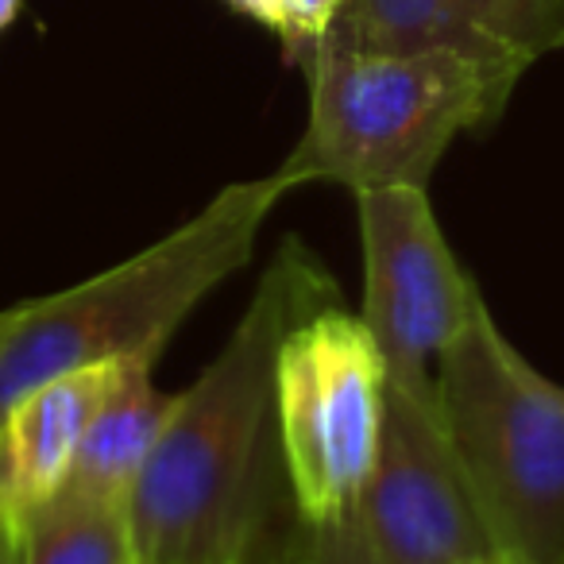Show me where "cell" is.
Returning <instances> with one entry per match:
<instances>
[{"label": "cell", "instance_id": "4fadbf2b", "mask_svg": "<svg viewBox=\"0 0 564 564\" xmlns=\"http://www.w3.org/2000/svg\"><path fill=\"white\" fill-rule=\"evenodd\" d=\"M345 0H282L286 12V32H282V51L291 63H306L310 51L325 40L329 24L337 20Z\"/></svg>", "mask_w": 564, "mask_h": 564}, {"label": "cell", "instance_id": "6da1fadb", "mask_svg": "<svg viewBox=\"0 0 564 564\" xmlns=\"http://www.w3.org/2000/svg\"><path fill=\"white\" fill-rule=\"evenodd\" d=\"M337 306L325 267L286 240L217 360L178 394L128 502L140 564H236L274 533V376L286 333Z\"/></svg>", "mask_w": 564, "mask_h": 564}, {"label": "cell", "instance_id": "5b68a950", "mask_svg": "<svg viewBox=\"0 0 564 564\" xmlns=\"http://www.w3.org/2000/svg\"><path fill=\"white\" fill-rule=\"evenodd\" d=\"M387 364L364 317L325 306L279 352L274 441L286 495L306 530L348 522L383 445Z\"/></svg>", "mask_w": 564, "mask_h": 564}, {"label": "cell", "instance_id": "e0dca14e", "mask_svg": "<svg viewBox=\"0 0 564 564\" xmlns=\"http://www.w3.org/2000/svg\"><path fill=\"white\" fill-rule=\"evenodd\" d=\"M17 12H20V0H0V35H4V28L17 20Z\"/></svg>", "mask_w": 564, "mask_h": 564}, {"label": "cell", "instance_id": "277c9868", "mask_svg": "<svg viewBox=\"0 0 564 564\" xmlns=\"http://www.w3.org/2000/svg\"><path fill=\"white\" fill-rule=\"evenodd\" d=\"M433 394L495 549L510 564H564V387L479 302L441 356Z\"/></svg>", "mask_w": 564, "mask_h": 564}, {"label": "cell", "instance_id": "9c48e42d", "mask_svg": "<svg viewBox=\"0 0 564 564\" xmlns=\"http://www.w3.org/2000/svg\"><path fill=\"white\" fill-rule=\"evenodd\" d=\"M178 394H166L151 383V360H135L101 402L86 437L74 456V468L58 495L128 507L132 491L163 437Z\"/></svg>", "mask_w": 564, "mask_h": 564}, {"label": "cell", "instance_id": "9a60e30c", "mask_svg": "<svg viewBox=\"0 0 564 564\" xmlns=\"http://www.w3.org/2000/svg\"><path fill=\"white\" fill-rule=\"evenodd\" d=\"M228 9H236L240 17H251L256 24H263L267 32H274L282 40L286 32V12H282V0H225Z\"/></svg>", "mask_w": 564, "mask_h": 564}, {"label": "cell", "instance_id": "8992f818", "mask_svg": "<svg viewBox=\"0 0 564 564\" xmlns=\"http://www.w3.org/2000/svg\"><path fill=\"white\" fill-rule=\"evenodd\" d=\"M302 564H464L491 556L495 538L471 495L437 394L387 383L379 460L348 522L306 530Z\"/></svg>", "mask_w": 564, "mask_h": 564}, {"label": "cell", "instance_id": "ba28073f", "mask_svg": "<svg viewBox=\"0 0 564 564\" xmlns=\"http://www.w3.org/2000/svg\"><path fill=\"white\" fill-rule=\"evenodd\" d=\"M132 364H101L51 379L0 414V522L24 533L63 491L89 422Z\"/></svg>", "mask_w": 564, "mask_h": 564}, {"label": "cell", "instance_id": "5bb4252c", "mask_svg": "<svg viewBox=\"0 0 564 564\" xmlns=\"http://www.w3.org/2000/svg\"><path fill=\"white\" fill-rule=\"evenodd\" d=\"M236 564H302V553H299V518H294L291 530H274L263 545L256 549L251 556Z\"/></svg>", "mask_w": 564, "mask_h": 564}, {"label": "cell", "instance_id": "ac0fdd59", "mask_svg": "<svg viewBox=\"0 0 564 564\" xmlns=\"http://www.w3.org/2000/svg\"><path fill=\"white\" fill-rule=\"evenodd\" d=\"M464 564H510L502 553H491V556H476V561H464Z\"/></svg>", "mask_w": 564, "mask_h": 564}, {"label": "cell", "instance_id": "3957f363", "mask_svg": "<svg viewBox=\"0 0 564 564\" xmlns=\"http://www.w3.org/2000/svg\"><path fill=\"white\" fill-rule=\"evenodd\" d=\"M310 120L279 174L294 186L425 189L456 135L495 124L522 70L460 51H310Z\"/></svg>", "mask_w": 564, "mask_h": 564}, {"label": "cell", "instance_id": "7a4b0ae2", "mask_svg": "<svg viewBox=\"0 0 564 564\" xmlns=\"http://www.w3.org/2000/svg\"><path fill=\"white\" fill-rule=\"evenodd\" d=\"M291 194L279 171L232 182L140 256L70 291L0 310V414L74 371L163 352L197 302L251 259L259 228Z\"/></svg>", "mask_w": 564, "mask_h": 564}, {"label": "cell", "instance_id": "7c38bea8", "mask_svg": "<svg viewBox=\"0 0 564 564\" xmlns=\"http://www.w3.org/2000/svg\"><path fill=\"white\" fill-rule=\"evenodd\" d=\"M484 35L518 63L564 51V0H471Z\"/></svg>", "mask_w": 564, "mask_h": 564}, {"label": "cell", "instance_id": "52a82bcc", "mask_svg": "<svg viewBox=\"0 0 564 564\" xmlns=\"http://www.w3.org/2000/svg\"><path fill=\"white\" fill-rule=\"evenodd\" d=\"M364 243V325L387 364V379L433 394L445 348L471 322L479 299L417 186L356 194Z\"/></svg>", "mask_w": 564, "mask_h": 564}, {"label": "cell", "instance_id": "8fae6325", "mask_svg": "<svg viewBox=\"0 0 564 564\" xmlns=\"http://www.w3.org/2000/svg\"><path fill=\"white\" fill-rule=\"evenodd\" d=\"M24 564H140L128 507L55 495L20 533Z\"/></svg>", "mask_w": 564, "mask_h": 564}, {"label": "cell", "instance_id": "30bf717a", "mask_svg": "<svg viewBox=\"0 0 564 564\" xmlns=\"http://www.w3.org/2000/svg\"><path fill=\"white\" fill-rule=\"evenodd\" d=\"M325 40L360 51H460L484 63L530 70L487 40L471 0H345Z\"/></svg>", "mask_w": 564, "mask_h": 564}, {"label": "cell", "instance_id": "2e32d148", "mask_svg": "<svg viewBox=\"0 0 564 564\" xmlns=\"http://www.w3.org/2000/svg\"><path fill=\"white\" fill-rule=\"evenodd\" d=\"M0 564H24V549H20V533L9 522H0Z\"/></svg>", "mask_w": 564, "mask_h": 564}]
</instances>
